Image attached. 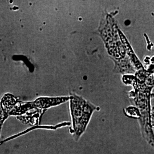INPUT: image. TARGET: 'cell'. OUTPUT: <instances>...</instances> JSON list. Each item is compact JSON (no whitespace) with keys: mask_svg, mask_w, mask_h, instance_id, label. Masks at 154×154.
<instances>
[{"mask_svg":"<svg viewBox=\"0 0 154 154\" xmlns=\"http://www.w3.org/2000/svg\"><path fill=\"white\" fill-rule=\"evenodd\" d=\"M70 100V97H39L33 102L25 103V107L28 111L33 109H47L50 107L63 103Z\"/></svg>","mask_w":154,"mask_h":154,"instance_id":"277c9868","label":"cell"},{"mask_svg":"<svg viewBox=\"0 0 154 154\" xmlns=\"http://www.w3.org/2000/svg\"><path fill=\"white\" fill-rule=\"evenodd\" d=\"M122 81L127 85H131L133 90L128 92L131 102L139 111L138 119L143 138L154 149V132L151 124V99L154 87L146 84L138 72L134 75H123Z\"/></svg>","mask_w":154,"mask_h":154,"instance_id":"6da1fadb","label":"cell"},{"mask_svg":"<svg viewBox=\"0 0 154 154\" xmlns=\"http://www.w3.org/2000/svg\"><path fill=\"white\" fill-rule=\"evenodd\" d=\"M118 28L114 18L107 13L102 18L97 30L98 34L105 43L109 55L114 62L121 60L127 56L125 48L120 39Z\"/></svg>","mask_w":154,"mask_h":154,"instance_id":"7a4b0ae2","label":"cell"},{"mask_svg":"<svg viewBox=\"0 0 154 154\" xmlns=\"http://www.w3.org/2000/svg\"><path fill=\"white\" fill-rule=\"evenodd\" d=\"M69 97L72 119L70 132L74 139L77 141L85 132L94 112L99 110V107L76 94H72Z\"/></svg>","mask_w":154,"mask_h":154,"instance_id":"3957f363","label":"cell"},{"mask_svg":"<svg viewBox=\"0 0 154 154\" xmlns=\"http://www.w3.org/2000/svg\"></svg>","mask_w":154,"mask_h":154,"instance_id":"8fae6325","label":"cell"},{"mask_svg":"<svg viewBox=\"0 0 154 154\" xmlns=\"http://www.w3.org/2000/svg\"><path fill=\"white\" fill-rule=\"evenodd\" d=\"M151 124L152 126L154 128V107L151 109Z\"/></svg>","mask_w":154,"mask_h":154,"instance_id":"9c48e42d","label":"cell"},{"mask_svg":"<svg viewBox=\"0 0 154 154\" xmlns=\"http://www.w3.org/2000/svg\"><path fill=\"white\" fill-rule=\"evenodd\" d=\"M17 103H18V102L16 98L11 94H6L3 97L1 103V111L2 110V112H1V114H2L1 118H2V119L1 120V126L2 125V123H3L6 119L9 116L10 112Z\"/></svg>","mask_w":154,"mask_h":154,"instance_id":"8992f818","label":"cell"},{"mask_svg":"<svg viewBox=\"0 0 154 154\" xmlns=\"http://www.w3.org/2000/svg\"><path fill=\"white\" fill-rule=\"evenodd\" d=\"M118 33H119L122 42L124 45L126 51L127 55L131 60L134 66H135V67L136 68L137 72L144 69V67L142 65V62L139 60L137 55H136V54L134 53L131 45L129 43L128 41L127 40L125 34L122 32L121 29L118 28Z\"/></svg>","mask_w":154,"mask_h":154,"instance_id":"5b68a950","label":"cell"},{"mask_svg":"<svg viewBox=\"0 0 154 154\" xmlns=\"http://www.w3.org/2000/svg\"><path fill=\"white\" fill-rule=\"evenodd\" d=\"M154 93H152L151 94V98H154Z\"/></svg>","mask_w":154,"mask_h":154,"instance_id":"30bf717a","label":"cell"},{"mask_svg":"<svg viewBox=\"0 0 154 154\" xmlns=\"http://www.w3.org/2000/svg\"><path fill=\"white\" fill-rule=\"evenodd\" d=\"M125 114L126 116L130 118H136L138 119L140 116L139 111L138 109L135 106H130L128 107L125 110Z\"/></svg>","mask_w":154,"mask_h":154,"instance_id":"ba28073f","label":"cell"},{"mask_svg":"<svg viewBox=\"0 0 154 154\" xmlns=\"http://www.w3.org/2000/svg\"><path fill=\"white\" fill-rule=\"evenodd\" d=\"M114 72L116 73H120L123 75H134L137 72L136 68L128 56L121 60L114 61Z\"/></svg>","mask_w":154,"mask_h":154,"instance_id":"52a82bcc","label":"cell"}]
</instances>
